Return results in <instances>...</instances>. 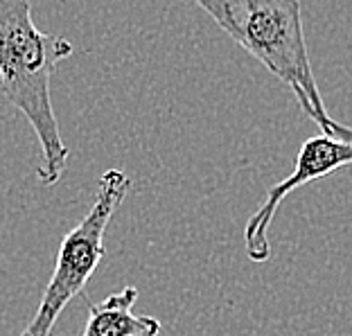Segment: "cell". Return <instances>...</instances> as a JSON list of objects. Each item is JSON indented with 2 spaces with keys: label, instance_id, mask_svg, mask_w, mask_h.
Listing matches in <instances>:
<instances>
[{
  "label": "cell",
  "instance_id": "cell-6",
  "mask_svg": "<svg viewBox=\"0 0 352 336\" xmlns=\"http://www.w3.org/2000/svg\"><path fill=\"white\" fill-rule=\"evenodd\" d=\"M327 135H334V138L339 140H346L352 145V126H346V124H339L337 120H330V131Z\"/></svg>",
  "mask_w": 352,
  "mask_h": 336
},
{
  "label": "cell",
  "instance_id": "cell-4",
  "mask_svg": "<svg viewBox=\"0 0 352 336\" xmlns=\"http://www.w3.org/2000/svg\"><path fill=\"white\" fill-rule=\"evenodd\" d=\"M352 165V145L346 140H339L334 135H314L302 142V147L296 158L294 172L276 186H271L267 192L264 203L251 214L244 228V244L246 255L253 262H267L271 255L269 244V226L274 221L280 203L285 201L292 192L300 190L311 181L325 179L341 167Z\"/></svg>",
  "mask_w": 352,
  "mask_h": 336
},
{
  "label": "cell",
  "instance_id": "cell-5",
  "mask_svg": "<svg viewBox=\"0 0 352 336\" xmlns=\"http://www.w3.org/2000/svg\"><path fill=\"white\" fill-rule=\"evenodd\" d=\"M135 300L138 289L124 287L98 305L88 302V321L79 336H158L163 330L161 321L154 316L133 314Z\"/></svg>",
  "mask_w": 352,
  "mask_h": 336
},
{
  "label": "cell",
  "instance_id": "cell-3",
  "mask_svg": "<svg viewBox=\"0 0 352 336\" xmlns=\"http://www.w3.org/2000/svg\"><path fill=\"white\" fill-rule=\"evenodd\" d=\"M131 192V179L122 170H107L100 179L98 197L88 214L66 233L59 246L52 278L38 302L36 314L19 336H52L61 311L82 295L88 280L104 258V233Z\"/></svg>",
  "mask_w": 352,
  "mask_h": 336
},
{
  "label": "cell",
  "instance_id": "cell-1",
  "mask_svg": "<svg viewBox=\"0 0 352 336\" xmlns=\"http://www.w3.org/2000/svg\"><path fill=\"white\" fill-rule=\"evenodd\" d=\"M70 54L68 38L34 25L30 0H0V91L36 133L43 156L36 174L43 186L59 183L70 156L50 98L54 68Z\"/></svg>",
  "mask_w": 352,
  "mask_h": 336
},
{
  "label": "cell",
  "instance_id": "cell-2",
  "mask_svg": "<svg viewBox=\"0 0 352 336\" xmlns=\"http://www.w3.org/2000/svg\"><path fill=\"white\" fill-rule=\"evenodd\" d=\"M217 25L255 57L271 75L292 88L298 107L330 131V113L318 91L302 27L300 0H192Z\"/></svg>",
  "mask_w": 352,
  "mask_h": 336
}]
</instances>
